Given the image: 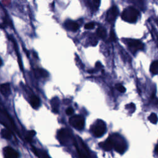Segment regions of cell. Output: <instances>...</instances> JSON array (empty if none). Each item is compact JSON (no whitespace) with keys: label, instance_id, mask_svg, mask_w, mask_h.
Here are the masks:
<instances>
[{"label":"cell","instance_id":"cell-1","mask_svg":"<svg viewBox=\"0 0 158 158\" xmlns=\"http://www.w3.org/2000/svg\"><path fill=\"white\" fill-rule=\"evenodd\" d=\"M109 138L113 143V148L117 153L122 154L127 149V143L120 135L115 133L112 135Z\"/></svg>","mask_w":158,"mask_h":158},{"label":"cell","instance_id":"cell-2","mask_svg":"<svg viewBox=\"0 0 158 158\" xmlns=\"http://www.w3.org/2000/svg\"><path fill=\"white\" fill-rule=\"evenodd\" d=\"M139 15V12L133 7H128L123 10L121 18L124 21L129 23H134L137 20Z\"/></svg>","mask_w":158,"mask_h":158},{"label":"cell","instance_id":"cell-3","mask_svg":"<svg viewBox=\"0 0 158 158\" xmlns=\"http://www.w3.org/2000/svg\"><path fill=\"white\" fill-rule=\"evenodd\" d=\"M57 138L62 145H68L72 140L71 133L67 129H61L57 133Z\"/></svg>","mask_w":158,"mask_h":158},{"label":"cell","instance_id":"cell-4","mask_svg":"<svg viewBox=\"0 0 158 158\" xmlns=\"http://www.w3.org/2000/svg\"><path fill=\"white\" fill-rule=\"evenodd\" d=\"M106 131V123L101 120H97L93 128V132L96 137H101Z\"/></svg>","mask_w":158,"mask_h":158},{"label":"cell","instance_id":"cell-5","mask_svg":"<svg viewBox=\"0 0 158 158\" xmlns=\"http://www.w3.org/2000/svg\"><path fill=\"white\" fill-rule=\"evenodd\" d=\"M69 123L72 127L78 129L82 130L85 125V119L80 116H74L70 117Z\"/></svg>","mask_w":158,"mask_h":158},{"label":"cell","instance_id":"cell-6","mask_svg":"<svg viewBox=\"0 0 158 158\" xmlns=\"http://www.w3.org/2000/svg\"><path fill=\"white\" fill-rule=\"evenodd\" d=\"M128 46L130 48L132 53H135L138 50H143L144 48V44L140 41L137 40L130 39L128 40Z\"/></svg>","mask_w":158,"mask_h":158},{"label":"cell","instance_id":"cell-7","mask_svg":"<svg viewBox=\"0 0 158 158\" xmlns=\"http://www.w3.org/2000/svg\"><path fill=\"white\" fill-rule=\"evenodd\" d=\"M119 14V10L117 9V6H113L110 9H109L106 14V20L108 22H113L116 20V18Z\"/></svg>","mask_w":158,"mask_h":158},{"label":"cell","instance_id":"cell-8","mask_svg":"<svg viewBox=\"0 0 158 158\" xmlns=\"http://www.w3.org/2000/svg\"><path fill=\"white\" fill-rule=\"evenodd\" d=\"M4 157L6 158H18L19 157L18 152L10 146H6L3 149Z\"/></svg>","mask_w":158,"mask_h":158},{"label":"cell","instance_id":"cell-9","mask_svg":"<svg viewBox=\"0 0 158 158\" xmlns=\"http://www.w3.org/2000/svg\"><path fill=\"white\" fill-rule=\"evenodd\" d=\"M0 92L5 97H8L11 94V86L9 83H5L0 85Z\"/></svg>","mask_w":158,"mask_h":158},{"label":"cell","instance_id":"cell-10","mask_svg":"<svg viewBox=\"0 0 158 158\" xmlns=\"http://www.w3.org/2000/svg\"><path fill=\"white\" fill-rule=\"evenodd\" d=\"M64 26L68 30L72 31H77L79 28V25L77 22L72 21H70V20L66 21L65 23H64Z\"/></svg>","mask_w":158,"mask_h":158},{"label":"cell","instance_id":"cell-11","mask_svg":"<svg viewBox=\"0 0 158 158\" xmlns=\"http://www.w3.org/2000/svg\"><path fill=\"white\" fill-rule=\"evenodd\" d=\"M100 146H101L102 148L104 149V151H110L113 148V143H112L111 140H110L109 138H107L106 141H104V142L100 143Z\"/></svg>","mask_w":158,"mask_h":158},{"label":"cell","instance_id":"cell-12","mask_svg":"<svg viewBox=\"0 0 158 158\" xmlns=\"http://www.w3.org/2000/svg\"><path fill=\"white\" fill-rule=\"evenodd\" d=\"M60 101L58 98L55 97L53 98L51 101V107H52L53 111L54 113H58L59 112V107Z\"/></svg>","mask_w":158,"mask_h":158},{"label":"cell","instance_id":"cell-13","mask_svg":"<svg viewBox=\"0 0 158 158\" xmlns=\"http://www.w3.org/2000/svg\"><path fill=\"white\" fill-rule=\"evenodd\" d=\"M30 104L34 109H37L40 105V99L36 96H32L30 98Z\"/></svg>","mask_w":158,"mask_h":158},{"label":"cell","instance_id":"cell-14","mask_svg":"<svg viewBox=\"0 0 158 158\" xmlns=\"http://www.w3.org/2000/svg\"><path fill=\"white\" fill-rule=\"evenodd\" d=\"M35 74L37 78H40V77L46 78L48 76V73L46 70L41 69H37L35 70Z\"/></svg>","mask_w":158,"mask_h":158},{"label":"cell","instance_id":"cell-15","mask_svg":"<svg viewBox=\"0 0 158 158\" xmlns=\"http://www.w3.org/2000/svg\"><path fill=\"white\" fill-rule=\"evenodd\" d=\"M1 135L3 138L6 140H10L12 137L11 132L7 129H3L1 131Z\"/></svg>","mask_w":158,"mask_h":158},{"label":"cell","instance_id":"cell-16","mask_svg":"<svg viewBox=\"0 0 158 158\" xmlns=\"http://www.w3.org/2000/svg\"><path fill=\"white\" fill-rule=\"evenodd\" d=\"M32 149H33V151H34V153L35 154L36 156H38V157H49V156L46 153H45L44 151H43L37 149L36 148L34 147V146H32Z\"/></svg>","mask_w":158,"mask_h":158},{"label":"cell","instance_id":"cell-17","mask_svg":"<svg viewBox=\"0 0 158 158\" xmlns=\"http://www.w3.org/2000/svg\"><path fill=\"white\" fill-rule=\"evenodd\" d=\"M97 34L100 38H104L106 37V30L104 27H100L97 30Z\"/></svg>","mask_w":158,"mask_h":158},{"label":"cell","instance_id":"cell-18","mask_svg":"<svg viewBox=\"0 0 158 158\" xmlns=\"http://www.w3.org/2000/svg\"><path fill=\"white\" fill-rule=\"evenodd\" d=\"M150 71L154 75L157 74L158 72V62L157 61H154L150 66Z\"/></svg>","mask_w":158,"mask_h":158},{"label":"cell","instance_id":"cell-19","mask_svg":"<svg viewBox=\"0 0 158 158\" xmlns=\"http://www.w3.org/2000/svg\"><path fill=\"white\" fill-rule=\"evenodd\" d=\"M36 132L35 130H30L27 132V134L26 136H25V140H26L28 142H31L32 140L33 137L35 135Z\"/></svg>","mask_w":158,"mask_h":158},{"label":"cell","instance_id":"cell-20","mask_svg":"<svg viewBox=\"0 0 158 158\" xmlns=\"http://www.w3.org/2000/svg\"><path fill=\"white\" fill-rule=\"evenodd\" d=\"M148 119L151 122L154 124H156L157 122V116L155 113H151L149 116Z\"/></svg>","mask_w":158,"mask_h":158},{"label":"cell","instance_id":"cell-21","mask_svg":"<svg viewBox=\"0 0 158 158\" xmlns=\"http://www.w3.org/2000/svg\"><path fill=\"white\" fill-rule=\"evenodd\" d=\"M116 88L119 91H120V93H125L126 91V89L123 87V85L120 84H117L116 85Z\"/></svg>","mask_w":158,"mask_h":158},{"label":"cell","instance_id":"cell-22","mask_svg":"<svg viewBox=\"0 0 158 158\" xmlns=\"http://www.w3.org/2000/svg\"><path fill=\"white\" fill-rule=\"evenodd\" d=\"M94 25H95V24H94V22L88 23L85 25V28H86V29H92L94 27Z\"/></svg>","mask_w":158,"mask_h":158},{"label":"cell","instance_id":"cell-23","mask_svg":"<svg viewBox=\"0 0 158 158\" xmlns=\"http://www.w3.org/2000/svg\"><path fill=\"white\" fill-rule=\"evenodd\" d=\"M110 40L112 41H114L116 40V35L113 30H111L110 32Z\"/></svg>","mask_w":158,"mask_h":158},{"label":"cell","instance_id":"cell-24","mask_svg":"<svg viewBox=\"0 0 158 158\" xmlns=\"http://www.w3.org/2000/svg\"><path fill=\"white\" fill-rule=\"evenodd\" d=\"M74 110L73 109L72 107H69V108L67 109V110H66V114L68 115V116H69V115L72 114L73 113H74Z\"/></svg>","mask_w":158,"mask_h":158},{"label":"cell","instance_id":"cell-25","mask_svg":"<svg viewBox=\"0 0 158 158\" xmlns=\"http://www.w3.org/2000/svg\"><path fill=\"white\" fill-rule=\"evenodd\" d=\"M93 5H94V6L96 8H98V7L100 6V0H93Z\"/></svg>","mask_w":158,"mask_h":158},{"label":"cell","instance_id":"cell-26","mask_svg":"<svg viewBox=\"0 0 158 158\" xmlns=\"http://www.w3.org/2000/svg\"><path fill=\"white\" fill-rule=\"evenodd\" d=\"M95 66L97 69H100V68H102V67H103V66H102L101 63L100 62H97L96 63Z\"/></svg>","mask_w":158,"mask_h":158},{"label":"cell","instance_id":"cell-27","mask_svg":"<svg viewBox=\"0 0 158 158\" xmlns=\"http://www.w3.org/2000/svg\"><path fill=\"white\" fill-rule=\"evenodd\" d=\"M126 107H129V108H133V109H135V104H133V103H130V104H129V105H127V106H126Z\"/></svg>","mask_w":158,"mask_h":158},{"label":"cell","instance_id":"cell-28","mask_svg":"<svg viewBox=\"0 0 158 158\" xmlns=\"http://www.w3.org/2000/svg\"><path fill=\"white\" fill-rule=\"evenodd\" d=\"M2 65H3V61H2V60L0 59V67H1Z\"/></svg>","mask_w":158,"mask_h":158}]
</instances>
